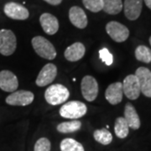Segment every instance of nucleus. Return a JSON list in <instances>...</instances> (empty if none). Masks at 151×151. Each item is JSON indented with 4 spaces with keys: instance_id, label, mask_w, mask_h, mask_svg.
<instances>
[{
    "instance_id": "obj_13",
    "label": "nucleus",
    "mask_w": 151,
    "mask_h": 151,
    "mask_svg": "<svg viewBox=\"0 0 151 151\" xmlns=\"http://www.w3.org/2000/svg\"><path fill=\"white\" fill-rule=\"evenodd\" d=\"M123 83L114 82L108 86L105 92V97L108 103L112 105H117L123 100Z\"/></svg>"
},
{
    "instance_id": "obj_16",
    "label": "nucleus",
    "mask_w": 151,
    "mask_h": 151,
    "mask_svg": "<svg viewBox=\"0 0 151 151\" xmlns=\"http://www.w3.org/2000/svg\"><path fill=\"white\" fill-rule=\"evenodd\" d=\"M69 19L70 23L78 29H85L87 26V17L84 10L78 7L73 6L69 10Z\"/></svg>"
},
{
    "instance_id": "obj_3",
    "label": "nucleus",
    "mask_w": 151,
    "mask_h": 151,
    "mask_svg": "<svg viewBox=\"0 0 151 151\" xmlns=\"http://www.w3.org/2000/svg\"><path fill=\"white\" fill-rule=\"evenodd\" d=\"M86 111L87 108L85 103L79 101H70L60 108V115L65 119H77L83 117Z\"/></svg>"
},
{
    "instance_id": "obj_15",
    "label": "nucleus",
    "mask_w": 151,
    "mask_h": 151,
    "mask_svg": "<svg viewBox=\"0 0 151 151\" xmlns=\"http://www.w3.org/2000/svg\"><path fill=\"white\" fill-rule=\"evenodd\" d=\"M40 23L45 33L49 35H53L59 29V21L57 18L51 14H42L40 17Z\"/></svg>"
},
{
    "instance_id": "obj_6",
    "label": "nucleus",
    "mask_w": 151,
    "mask_h": 151,
    "mask_svg": "<svg viewBox=\"0 0 151 151\" xmlns=\"http://www.w3.org/2000/svg\"><path fill=\"white\" fill-rule=\"evenodd\" d=\"M81 94L88 102H92L98 95V84L92 76H85L81 81Z\"/></svg>"
},
{
    "instance_id": "obj_23",
    "label": "nucleus",
    "mask_w": 151,
    "mask_h": 151,
    "mask_svg": "<svg viewBox=\"0 0 151 151\" xmlns=\"http://www.w3.org/2000/svg\"><path fill=\"white\" fill-rule=\"evenodd\" d=\"M60 149V151H85L81 143L70 138H66L61 140Z\"/></svg>"
},
{
    "instance_id": "obj_19",
    "label": "nucleus",
    "mask_w": 151,
    "mask_h": 151,
    "mask_svg": "<svg viewBox=\"0 0 151 151\" xmlns=\"http://www.w3.org/2000/svg\"><path fill=\"white\" fill-rule=\"evenodd\" d=\"M103 11L112 15L119 14L124 7L122 0H103Z\"/></svg>"
},
{
    "instance_id": "obj_8",
    "label": "nucleus",
    "mask_w": 151,
    "mask_h": 151,
    "mask_svg": "<svg viewBox=\"0 0 151 151\" xmlns=\"http://www.w3.org/2000/svg\"><path fill=\"white\" fill-rule=\"evenodd\" d=\"M35 99L34 93L29 91L19 90L12 92L6 97L5 102L11 106H27L33 103Z\"/></svg>"
},
{
    "instance_id": "obj_18",
    "label": "nucleus",
    "mask_w": 151,
    "mask_h": 151,
    "mask_svg": "<svg viewBox=\"0 0 151 151\" xmlns=\"http://www.w3.org/2000/svg\"><path fill=\"white\" fill-rule=\"evenodd\" d=\"M124 119L128 123L130 129L134 130L139 129L140 128V119L135 108L130 103H126L124 108Z\"/></svg>"
},
{
    "instance_id": "obj_28",
    "label": "nucleus",
    "mask_w": 151,
    "mask_h": 151,
    "mask_svg": "<svg viewBox=\"0 0 151 151\" xmlns=\"http://www.w3.org/2000/svg\"><path fill=\"white\" fill-rule=\"evenodd\" d=\"M44 1L51 5H59L62 2V0H44Z\"/></svg>"
},
{
    "instance_id": "obj_5",
    "label": "nucleus",
    "mask_w": 151,
    "mask_h": 151,
    "mask_svg": "<svg viewBox=\"0 0 151 151\" xmlns=\"http://www.w3.org/2000/svg\"><path fill=\"white\" fill-rule=\"evenodd\" d=\"M106 31L114 41L124 42L129 36V30L125 25L117 21H110L106 25Z\"/></svg>"
},
{
    "instance_id": "obj_17",
    "label": "nucleus",
    "mask_w": 151,
    "mask_h": 151,
    "mask_svg": "<svg viewBox=\"0 0 151 151\" xmlns=\"http://www.w3.org/2000/svg\"><path fill=\"white\" fill-rule=\"evenodd\" d=\"M86 48L84 45L81 42H76L65 49L64 56L67 60L75 62L81 60L84 56Z\"/></svg>"
},
{
    "instance_id": "obj_30",
    "label": "nucleus",
    "mask_w": 151,
    "mask_h": 151,
    "mask_svg": "<svg viewBox=\"0 0 151 151\" xmlns=\"http://www.w3.org/2000/svg\"><path fill=\"white\" fill-rule=\"evenodd\" d=\"M150 45H151V36L150 37Z\"/></svg>"
},
{
    "instance_id": "obj_24",
    "label": "nucleus",
    "mask_w": 151,
    "mask_h": 151,
    "mask_svg": "<svg viewBox=\"0 0 151 151\" xmlns=\"http://www.w3.org/2000/svg\"><path fill=\"white\" fill-rule=\"evenodd\" d=\"M135 57L145 63L151 62V50L145 45H139L135 50Z\"/></svg>"
},
{
    "instance_id": "obj_14",
    "label": "nucleus",
    "mask_w": 151,
    "mask_h": 151,
    "mask_svg": "<svg viewBox=\"0 0 151 151\" xmlns=\"http://www.w3.org/2000/svg\"><path fill=\"white\" fill-rule=\"evenodd\" d=\"M143 0H124V14L129 20H136L140 16Z\"/></svg>"
},
{
    "instance_id": "obj_9",
    "label": "nucleus",
    "mask_w": 151,
    "mask_h": 151,
    "mask_svg": "<svg viewBox=\"0 0 151 151\" xmlns=\"http://www.w3.org/2000/svg\"><path fill=\"white\" fill-rule=\"evenodd\" d=\"M4 11L9 18L15 20H25L29 16V10L24 6L14 2L6 4Z\"/></svg>"
},
{
    "instance_id": "obj_1",
    "label": "nucleus",
    "mask_w": 151,
    "mask_h": 151,
    "mask_svg": "<svg viewBox=\"0 0 151 151\" xmlns=\"http://www.w3.org/2000/svg\"><path fill=\"white\" fill-rule=\"evenodd\" d=\"M70 97V92L65 86L61 84H54L45 90V101L50 105H60L65 103Z\"/></svg>"
},
{
    "instance_id": "obj_10",
    "label": "nucleus",
    "mask_w": 151,
    "mask_h": 151,
    "mask_svg": "<svg viewBox=\"0 0 151 151\" xmlns=\"http://www.w3.org/2000/svg\"><path fill=\"white\" fill-rule=\"evenodd\" d=\"M57 75V67L52 63H48L40 70L37 78H36V85L38 86H45L50 84L54 81Z\"/></svg>"
},
{
    "instance_id": "obj_7",
    "label": "nucleus",
    "mask_w": 151,
    "mask_h": 151,
    "mask_svg": "<svg viewBox=\"0 0 151 151\" xmlns=\"http://www.w3.org/2000/svg\"><path fill=\"white\" fill-rule=\"evenodd\" d=\"M123 92L130 100H136L140 95L139 82L134 74L127 76L123 81Z\"/></svg>"
},
{
    "instance_id": "obj_25",
    "label": "nucleus",
    "mask_w": 151,
    "mask_h": 151,
    "mask_svg": "<svg viewBox=\"0 0 151 151\" xmlns=\"http://www.w3.org/2000/svg\"><path fill=\"white\" fill-rule=\"evenodd\" d=\"M82 4L86 9L92 13H98L103 10V0H82Z\"/></svg>"
},
{
    "instance_id": "obj_22",
    "label": "nucleus",
    "mask_w": 151,
    "mask_h": 151,
    "mask_svg": "<svg viewBox=\"0 0 151 151\" xmlns=\"http://www.w3.org/2000/svg\"><path fill=\"white\" fill-rule=\"evenodd\" d=\"M93 138L97 143L103 145H108L113 141V135L107 129L95 130L93 133Z\"/></svg>"
},
{
    "instance_id": "obj_2",
    "label": "nucleus",
    "mask_w": 151,
    "mask_h": 151,
    "mask_svg": "<svg viewBox=\"0 0 151 151\" xmlns=\"http://www.w3.org/2000/svg\"><path fill=\"white\" fill-rule=\"evenodd\" d=\"M32 46L38 55L46 60H54L56 50L54 45L43 36H35L32 39Z\"/></svg>"
},
{
    "instance_id": "obj_4",
    "label": "nucleus",
    "mask_w": 151,
    "mask_h": 151,
    "mask_svg": "<svg viewBox=\"0 0 151 151\" xmlns=\"http://www.w3.org/2000/svg\"><path fill=\"white\" fill-rule=\"evenodd\" d=\"M17 47L15 35L10 29H0V54L9 56L14 53Z\"/></svg>"
},
{
    "instance_id": "obj_20",
    "label": "nucleus",
    "mask_w": 151,
    "mask_h": 151,
    "mask_svg": "<svg viewBox=\"0 0 151 151\" xmlns=\"http://www.w3.org/2000/svg\"><path fill=\"white\" fill-rule=\"evenodd\" d=\"M114 132L116 136L119 139H125L129 133V127L128 123L123 117H119L115 120Z\"/></svg>"
},
{
    "instance_id": "obj_29",
    "label": "nucleus",
    "mask_w": 151,
    "mask_h": 151,
    "mask_svg": "<svg viewBox=\"0 0 151 151\" xmlns=\"http://www.w3.org/2000/svg\"><path fill=\"white\" fill-rule=\"evenodd\" d=\"M145 3L146 6L151 9V0H145Z\"/></svg>"
},
{
    "instance_id": "obj_11",
    "label": "nucleus",
    "mask_w": 151,
    "mask_h": 151,
    "mask_svg": "<svg viewBox=\"0 0 151 151\" xmlns=\"http://www.w3.org/2000/svg\"><path fill=\"white\" fill-rule=\"evenodd\" d=\"M134 75L139 82L141 93L145 97H151V70L146 67H139Z\"/></svg>"
},
{
    "instance_id": "obj_12",
    "label": "nucleus",
    "mask_w": 151,
    "mask_h": 151,
    "mask_svg": "<svg viewBox=\"0 0 151 151\" xmlns=\"http://www.w3.org/2000/svg\"><path fill=\"white\" fill-rule=\"evenodd\" d=\"M18 86V78L12 71L8 70L0 71V89L7 92H14L16 91Z\"/></svg>"
},
{
    "instance_id": "obj_27",
    "label": "nucleus",
    "mask_w": 151,
    "mask_h": 151,
    "mask_svg": "<svg viewBox=\"0 0 151 151\" xmlns=\"http://www.w3.org/2000/svg\"><path fill=\"white\" fill-rule=\"evenodd\" d=\"M99 57L107 65H111L113 62V55L107 48H103L99 50Z\"/></svg>"
},
{
    "instance_id": "obj_26",
    "label": "nucleus",
    "mask_w": 151,
    "mask_h": 151,
    "mask_svg": "<svg viewBox=\"0 0 151 151\" xmlns=\"http://www.w3.org/2000/svg\"><path fill=\"white\" fill-rule=\"evenodd\" d=\"M51 145L47 138L39 139L34 146V151H50Z\"/></svg>"
},
{
    "instance_id": "obj_21",
    "label": "nucleus",
    "mask_w": 151,
    "mask_h": 151,
    "mask_svg": "<svg viewBox=\"0 0 151 151\" xmlns=\"http://www.w3.org/2000/svg\"><path fill=\"white\" fill-rule=\"evenodd\" d=\"M81 123L78 120H73L70 122H63L57 125L56 129L61 134H70L76 132L81 129Z\"/></svg>"
}]
</instances>
